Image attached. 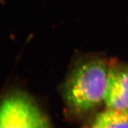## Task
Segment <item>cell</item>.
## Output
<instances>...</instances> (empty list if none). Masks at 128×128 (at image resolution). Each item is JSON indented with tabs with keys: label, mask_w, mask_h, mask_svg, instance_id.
<instances>
[{
	"label": "cell",
	"mask_w": 128,
	"mask_h": 128,
	"mask_svg": "<svg viewBox=\"0 0 128 128\" xmlns=\"http://www.w3.org/2000/svg\"><path fill=\"white\" fill-rule=\"evenodd\" d=\"M0 128H54L38 106L27 94L15 91L0 100Z\"/></svg>",
	"instance_id": "7a4b0ae2"
},
{
	"label": "cell",
	"mask_w": 128,
	"mask_h": 128,
	"mask_svg": "<svg viewBox=\"0 0 128 128\" xmlns=\"http://www.w3.org/2000/svg\"><path fill=\"white\" fill-rule=\"evenodd\" d=\"M105 104L107 109H128V65H110Z\"/></svg>",
	"instance_id": "3957f363"
},
{
	"label": "cell",
	"mask_w": 128,
	"mask_h": 128,
	"mask_svg": "<svg viewBox=\"0 0 128 128\" xmlns=\"http://www.w3.org/2000/svg\"><path fill=\"white\" fill-rule=\"evenodd\" d=\"M94 128H128V109H107L96 117Z\"/></svg>",
	"instance_id": "277c9868"
},
{
	"label": "cell",
	"mask_w": 128,
	"mask_h": 128,
	"mask_svg": "<svg viewBox=\"0 0 128 128\" xmlns=\"http://www.w3.org/2000/svg\"><path fill=\"white\" fill-rule=\"evenodd\" d=\"M92 128H94V127H93V126H92Z\"/></svg>",
	"instance_id": "5b68a950"
},
{
	"label": "cell",
	"mask_w": 128,
	"mask_h": 128,
	"mask_svg": "<svg viewBox=\"0 0 128 128\" xmlns=\"http://www.w3.org/2000/svg\"><path fill=\"white\" fill-rule=\"evenodd\" d=\"M109 65L102 58H90L78 63L64 87L67 105L76 112H87L105 102Z\"/></svg>",
	"instance_id": "6da1fadb"
}]
</instances>
